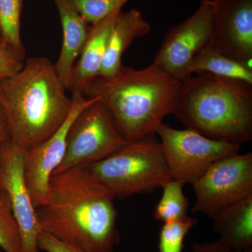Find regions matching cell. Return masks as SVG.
I'll list each match as a JSON object with an SVG mask.
<instances>
[{
    "label": "cell",
    "instance_id": "5b68a950",
    "mask_svg": "<svg viewBox=\"0 0 252 252\" xmlns=\"http://www.w3.org/2000/svg\"><path fill=\"white\" fill-rule=\"evenodd\" d=\"M84 167L115 199L154 191L172 180L155 135L130 142L103 160Z\"/></svg>",
    "mask_w": 252,
    "mask_h": 252
},
{
    "label": "cell",
    "instance_id": "ac0fdd59",
    "mask_svg": "<svg viewBox=\"0 0 252 252\" xmlns=\"http://www.w3.org/2000/svg\"><path fill=\"white\" fill-rule=\"evenodd\" d=\"M185 186L180 181L170 180L162 187V198L154 210L156 220L164 223L185 220L188 217V198L183 191Z\"/></svg>",
    "mask_w": 252,
    "mask_h": 252
},
{
    "label": "cell",
    "instance_id": "7402d4cb",
    "mask_svg": "<svg viewBox=\"0 0 252 252\" xmlns=\"http://www.w3.org/2000/svg\"><path fill=\"white\" fill-rule=\"evenodd\" d=\"M130 0H72L81 17L89 25L94 24L112 14Z\"/></svg>",
    "mask_w": 252,
    "mask_h": 252
},
{
    "label": "cell",
    "instance_id": "4316f807",
    "mask_svg": "<svg viewBox=\"0 0 252 252\" xmlns=\"http://www.w3.org/2000/svg\"><path fill=\"white\" fill-rule=\"evenodd\" d=\"M228 252H233L230 251V250H229V251H228ZM242 252H252V248L248 249V250H245V251H243Z\"/></svg>",
    "mask_w": 252,
    "mask_h": 252
},
{
    "label": "cell",
    "instance_id": "4fadbf2b",
    "mask_svg": "<svg viewBox=\"0 0 252 252\" xmlns=\"http://www.w3.org/2000/svg\"><path fill=\"white\" fill-rule=\"evenodd\" d=\"M122 10L90 25L89 34L68 81L67 90L72 94H83L91 81L99 76L111 32Z\"/></svg>",
    "mask_w": 252,
    "mask_h": 252
},
{
    "label": "cell",
    "instance_id": "7c38bea8",
    "mask_svg": "<svg viewBox=\"0 0 252 252\" xmlns=\"http://www.w3.org/2000/svg\"><path fill=\"white\" fill-rule=\"evenodd\" d=\"M216 23L212 44L223 54L252 60V0H212Z\"/></svg>",
    "mask_w": 252,
    "mask_h": 252
},
{
    "label": "cell",
    "instance_id": "44dd1931",
    "mask_svg": "<svg viewBox=\"0 0 252 252\" xmlns=\"http://www.w3.org/2000/svg\"><path fill=\"white\" fill-rule=\"evenodd\" d=\"M196 223V219L190 217L164 223L159 233V252H182L186 236Z\"/></svg>",
    "mask_w": 252,
    "mask_h": 252
},
{
    "label": "cell",
    "instance_id": "603a6c76",
    "mask_svg": "<svg viewBox=\"0 0 252 252\" xmlns=\"http://www.w3.org/2000/svg\"><path fill=\"white\" fill-rule=\"evenodd\" d=\"M26 56L0 40V80L18 74L25 64Z\"/></svg>",
    "mask_w": 252,
    "mask_h": 252
},
{
    "label": "cell",
    "instance_id": "277c9868",
    "mask_svg": "<svg viewBox=\"0 0 252 252\" xmlns=\"http://www.w3.org/2000/svg\"><path fill=\"white\" fill-rule=\"evenodd\" d=\"M172 114L208 138L242 145L252 140V84L195 74L182 82Z\"/></svg>",
    "mask_w": 252,
    "mask_h": 252
},
{
    "label": "cell",
    "instance_id": "30bf717a",
    "mask_svg": "<svg viewBox=\"0 0 252 252\" xmlns=\"http://www.w3.org/2000/svg\"><path fill=\"white\" fill-rule=\"evenodd\" d=\"M72 109L59 130L45 142L24 152L25 178L35 208L44 203L49 193L50 180L65 153L68 131L73 121L98 99L86 98L83 94H72Z\"/></svg>",
    "mask_w": 252,
    "mask_h": 252
},
{
    "label": "cell",
    "instance_id": "2e32d148",
    "mask_svg": "<svg viewBox=\"0 0 252 252\" xmlns=\"http://www.w3.org/2000/svg\"><path fill=\"white\" fill-rule=\"evenodd\" d=\"M220 240L233 252L252 248V195L210 217Z\"/></svg>",
    "mask_w": 252,
    "mask_h": 252
},
{
    "label": "cell",
    "instance_id": "ba28073f",
    "mask_svg": "<svg viewBox=\"0 0 252 252\" xmlns=\"http://www.w3.org/2000/svg\"><path fill=\"white\" fill-rule=\"evenodd\" d=\"M216 9L212 0H200L198 9L183 22L170 28L153 64L183 82L191 77L190 64L200 50L212 44Z\"/></svg>",
    "mask_w": 252,
    "mask_h": 252
},
{
    "label": "cell",
    "instance_id": "8992f818",
    "mask_svg": "<svg viewBox=\"0 0 252 252\" xmlns=\"http://www.w3.org/2000/svg\"><path fill=\"white\" fill-rule=\"evenodd\" d=\"M128 143L107 109L97 99L73 121L68 131L65 153L53 175L103 160Z\"/></svg>",
    "mask_w": 252,
    "mask_h": 252
},
{
    "label": "cell",
    "instance_id": "cb8c5ba5",
    "mask_svg": "<svg viewBox=\"0 0 252 252\" xmlns=\"http://www.w3.org/2000/svg\"><path fill=\"white\" fill-rule=\"evenodd\" d=\"M38 248L46 252H88L41 230L38 235Z\"/></svg>",
    "mask_w": 252,
    "mask_h": 252
},
{
    "label": "cell",
    "instance_id": "52a82bcc",
    "mask_svg": "<svg viewBox=\"0 0 252 252\" xmlns=\"http://www.w3.org/2000/svg\"><path fill=\"white\" fill-rule=\"evenodd\" d=\"M157 134L170 178L185 185H192L215 162L241 149L240 144L212 140L187 127L177 130L163 122Z\"/></svg>",
    "mask_w": 252,
    "mask_h": 252
},
{
    "label": "cell",
    "instance_id": "7a4b0ae2",
    "mask_svg": "<svg viewBox=\"0 0 252 252\" xmlns=\"http://www.w3.org/2000/svg\"><path fill=\"white\" fill-rule=\"evenodd\" d=\"M181 84L153 63L141 69L123 64L112 76L93 79L83 94L98 97L130 143L157 134L164 118L173 113Z\"/></svg>",
    "mask_w": 252,
    "mask_h": 252
},
{
    "label": "cell",
    "instance_id": "e0dca14e",
    "mask_svg": "<svg viewBox=\"0 0 252 252\" xmlns=\"http://www.w3.org/2000/svg\"><path fill=\"white\" fill-rule=\"evenodd\" d=\"M189 71L191 75L207 73L252 84V62H243L229 57L212 44L204 47L194 56Z\"/></svg>",
    "mask_w": 252,
    "mask_h": 252
},
{
    "label": "cell",
    "instance_id": "6da1fadb",
    "mask_svg": "<svg viewBox=\"0 0 252 252\" xmlns=\"http://www.w3.org/2000/svg\"><path fill=\"white\" fill-rule=\"evenodd\" d=\"M115 198L84 166L52 175L36 212L41 230L88 252H113L119 242Z\"/></svg>",
    "mask_w": 252,
    "mask_h": 252
},
{
    "label": "cell",
    "instance_id": "484cf974",
    "mask_svg": "<svg viewBox=\"0 0 252 252\" xmlns=\"http://www.w3.org/2000/svg\"><path fill=\"white\" fill-rule=\"evenodd\" d=\"M193 252H228L229 249L219 240L209 243L193 244Z\"/></svg>",
    "mask_w": 252,
    "mask_h": 252
},
{
    "label": "cell",
    "instance_id": "5bb4252c",
    "mask_svg": "<svg viewBox=\"0 0 252 252\" xmlns=\"http://www.w3.org/2000/svg\"><path fill=\"white\" fill-rule=\"evenodd\" d=\"M63 28L61 54L54 64L56 72L67 88L69 76L89 34L90 26L85 22L72 0H52Z\"/></svg>",
    "mask_w": 252,
    "mask_h": 252
},
{
    "label": "cell",
    "instance_id": "3957f363",
    "mask_svg": "<svg viewBox=\"0 0 252 252\" xmlns=\"http://www.w3.org/2000/svg\"><path fill=\"white\" fill-rule=\"evenodd\" d=\"M67 91L45 57L28 59L18 74L0 80V104L12 143L27 152L54 135L72 109Z\"/></svg>",
    "mask_w": 252,
    "mask_h": 252
},
{
    "label": "cell",
    "instance_id": "9c48e42d",
    "mask_svg": "<svg viewBox=\"0 0 252 252\" xmlns=\"http://www.w3.org/2000/svg\"><path fill=\"white\" fill-rule=\"evenodd\" d=\"M192 186L196 197L192 212L210 217L252 195V152L220 159Z\"/></svg>",
    "mask_w": 252,
    "mask_h": 252
},
{
    "label": "cell",
    "instance_id": "9a60e30c",
    "mask_svg": "<svg viewBox=\"0 0 252 252\" xmlns=\"http://www.w3.org/2000/svg\"><path fill=\"white\" fill-rule=\"evenodd\" d=\"M151 29L150 23L138 9L121 11L111 32L99 76L109 77L115 74L123 65L124 52L136 39L147 35Z\"/></svg>",
    "mask_w": 252,
    "mask_h": 252
},
{
    "label": "cell",
    "instance_id": "83f0119b",
    "mask_svg": "<svg viewBox=\"0 0 252 252\" xmlns=\"http://www.w3.org/2000/svg\"><path fill=\"white\" fill-rule=\"evenodd\" d=\"M0 252H1V250H0Z\"/></svg>",
    "mask_w": 252,
    "mask_h": 252
},
{
    "label": "cell",
    "instance_id": "8fae6325",
    "mask_svg": "<svg viewBox=\"0 0 252 252\" xmlns=\"http://www.w3.org/2000/svg\"><path fill=\"white\" fill-rule=\"evenodd\" d=\"M24 152L10 144L0 154V189L9 196L22 238L23 252H39L37 238L41 231L23 167Z\"/></svg>",
    "mask_w": 252,
    "mask_h": 252
},
{
    "label": "cell",
    "instance_id": "ffe728a7",
    "mask_svg": "<svg viewBox=\"0 0 252 252\" xmlns=\"http://www.w3.org/2000/svg\"><path fill=\"white\" fill-rule=\"evenodd\" d=\"M0 248L5 252H23L21 230L7 193L0 189Z\"/></svg>",
    "mask_w": 252,
    "mask_h": 252
},
{
    "label": "cell",
    "instance_id": "d4e9b609",
    "mask_svg": "<svg viewBox=\"0 0 252 252\" xmlns=\"http://www.w3.org/2000/svg\"><path fill=\"white\" fill-rule=\"evenodd\" d=\"M12 143L11 131L4 110L0 104V154Z\"/></svg>",
    "mask_w": 252,
    "mask_h": 252
},
{
    "label": "cell",
    "instance_id": "d6986e66",
    "mask_svg": "<svg viewBox=\"0 0 252 252\" xmlns=\"http://www.w3.org/2000/svg\"><path fill=\"white\" fill-rule=\"evenodd\" d=\"M24 0H0V40L26 56L21 36Z\"/></svg>",
    "mask_w": 252,
    "mask_h": 252
}]
</instances>
